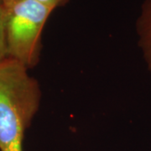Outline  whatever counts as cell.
I'll return each instance as SVG.
<instances>
[{"instance_id":"5b68a950","label":"cell","mask_w":151,"mask_h":151,"mask_svg":"<svg viewBox=\"0 0 151 151\" xmlns=\"http://www.w3.org/2000/svg\"><path fill=\"white\" fill-rule=\"evenodd\" d=\"M37 1L54 11L57 8H61L65 4H67L70 0H37Z\"/></svg>"},{"instance_id":"6da1fadb","label":"cell","mask_w":151,"mask_h":151,"mask_svg":"<svg viewBox=\"0 0 151 151\" xmlns=\"http://www.w3.org/2000/svg\"><path fill=\"white\" fill-rule=\"evenodd\" d=\"M41 97L39 81L25 66L10 58L0 62V151H24Z\"/></svg>"},{"instance_id":"3957f363","label":"cell","mask_w":151,"mask_h":151,"mask_svg":"<svg viewBox=\"0 0 151 151\" xmlns=\"http://www.w3.org/2000/svg\"><path fill=\"white\" fill-rule=\"evenodd\" d=\"M135 29L138 45L151 78V0H144L136 19Z\"/></svg>"},{"instance_id":"277c9868","label":"cell","mask_w":151,"mask_h":151,"mask_svg":"<svg viewBox=\"0 0 151 151\" xmlns=\"http://www.w3.org/2000/svg\"><path fill=\"white\" fill-rule=\"evenodd\" d=\"M6 8L0 4V62L7 58L5 41Z\"/></svg>"},{"instance_id":"7a4b0ae2","label":"cell","mask_w":151,"mask_h":151,"mask_svg":"<svg viewBox=\"0 0 151 151\" xmlns=\"http://www.w3.org/2000/svg\"><path fill=\"white\" fill-rule=\"evenodd\" d=\"M52 12L37 0H16L6 8L7 58L19 62L28 70L40 63L42 33Z\"/></svg>"},{"instance_id":"8992f818","label":"cell","mask_w":151,"mask_h":151,"mask_svg":"<svg viewBox=\"0 0 151 151\" xmlns=\"http://www.w3.org/2000/svg\"><path fill=\"white\" fill-rule=\"evenodd\" d=\"M16 0H0V4L3 6H4L5 8L9 7V5H11L13 3H14Z\"/></svg>"}]
</instances>
